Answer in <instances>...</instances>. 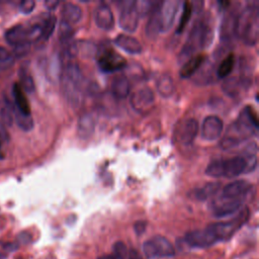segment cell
<instances>
[{
	"instance_id": "6da1fadb",
	"label": "cell",
	"mask_w": 259,
	"mask_h": 259,
	"mask_svg": "<svg viewBox=\"0 0 259 259\" xmlns=\"http://www.w3.org/2000/svg\"><path fill=\"white\" fill-rule=\"evenodd\" d=\"M214 39L213 26L208 20L204 18L197 19L190 32L189 38L181 49L179 54V61L183 62L190 57L197 50H204L212 44Z\"/></svg>"
},
{
	"instance_id": "7a4b0ae2",
	"label": "cell",
	"mask_w": 259,
	"mask_h": 259,
	"mask_svg": "<svg viewBox=\"0 0 259 259\" xmlns=\"http://www.w3.org/2000/svg\"><path fill=\"white\" fill-rule=\"evenodd\" d=\"M259 33V9L248 6L238 12L236 19V35L245 44L253 46L257 43Z\"/></svg>"
},
{
	"instance_id": "3957f363",
	"label": "cell",
	"mask_w": 259,
	"mask_h": 259,
	"mask_svg": "<svg viewBox=\"0 0 259 259\" xmlns=\"http://www.w3.org/2000/svg\"><path fill=\"white\" fill-rule=\"evenodd\" d=\"M247 162L243 155L216 160L209 163L206 169V174L211 177L234 178L246 173Z\"/></svg>"
},
{
	"instance_id": "277c9868",
	"label": "cell",
	"mask_w": 259,
	"mask_h": 259,
	"mask_svg": "<svg viewBox=\"0 0 259 259\" xmlns=\"http://www.w3.org/2000/svg\"><path fill=\"white\" fill-rule=\"evenodd\" d=\"M249 215V208L244 207L235 218L226 222H219V223L211 224L207 228L212 233L217 242L227 241L247 222Z\"/></svg>"
},
{
	"instance_id": "5b68a950",
	"label": "cell",
	"mask_w": 259,
	"mask_h": 259,
	"mask_svg": "<svg viewBox=\"0 0 259 259\" xmlns=\"http://www.w3.org/2000/svg\"><path fill=\"white\" fill-rule=\"evenodd\" d=\"M4 36L7 43L12 46L30 45L31 42L42 38V24H34L32 27L16 24L6 31Z\"/></svg>"
},
{
	"instance_id": "8992f818",
	"label": "cell",
	"mask_w": 259,
	"mask_h": 259,
	"mask_svg": "<svg viewBox=\"0 0 259 259\" xmlns=\"http://www.w3.org/2000/svg\"><path fill=\"white\" fill-rule=\"evenodd\" d=\"M143 251L145 256L149 259L157 257H172L175 254L173 245L165 237L159 235L144 242Z\"/></svg>"
},
{
	"instance_id": "52a82bcc",
	"label": "cell",
	"mask_w": 259,
	"mask_h": 259,
	"mask_svg": "<svg viewBox=\"0 0 259 259\" xmlns=\"http://www.w3.org/2000/svg\"><path fill=\"white\" fill-rule=\"evenodd\" d=\"M139 14L134 0H126L121 3L120 26L122 30L133 33L138 28Z\"/></svg>"
},
{
	"instance_id": "ba28073f",
	"label": "cell",
	"mask_w": 259,
	"mask_h": 259,
	"mask_svg": "<svg viewBox=\"0 0 259 259\" xmlns=\"http://www.w3.org/2000/svg\"><path fill=\"white\" fill-rule=\"evenodd\" d=\"M244 200L240 199H229L223 195H218L213 200L211 208L213 215L217 218H224L229 215L235 214L243 206Z\"/></svg>"
},
{
	"instance_id": "9c48e42d",
	"label": "cell",
	"mask_w": 259,
	"mask_h": 259,
	"mask_svg": "<svg viewBox=\"0 0 259 259\" xmlns=\"http://www.w3.org/2000/svg\"><path fill=\"white\" fill-rule=\"evenodd\" d=\"M130 103L137 113L148 114L151 112L155 104L154 92L149 87H143L131 95Z\"/></svg>"
},
{
	"instance_id": "30bf717a",
	"label": "cell",
	"mask_w": 259,
	"mask_h": 259,
	"mask_svg": "<svg viewBox=\"0 0 259 259\" xmlns=\"http://www.w3.org/2000/svg\"><path fill=\"white\" fill-rule=\"evenodd\" d=\"M97 64L103 72L113 73L126 67L127 60L116 51L107 49L98 55Z\"/></svg>"
},
{
	"instance_id": "8fae6325",
	"label": "cell",
	"mask_w": 259,
	"mask_h": 259,
	"mask_svg": "<svg viewBox=\"0 0 259 259\" xmlns=\"http://www.w3.org/2000/svg\"><path fill=\"white\" fill-rule=\"evenodd\" d=\"M186 242L193 248H207L217 243L212 233L207 228L204 230H195L187 233Z\"/></svg>"
},
{
	"instance_id": "7c38bea8",
	"label": "cell",
	"mask_w": 259,
	"mask_h": 259,
	"mask_svg": "<svg viewBox=\"0 0 259 259\" xmlns=\"http://www.w3.org/2000/svg\"><path fill=\"white\" fill-rule=\"evenodd\" d=\"M223 129V121L217 116H208L203 121L201 130L202 138L207 141L217 140L221 137Z\"/></svg>"
},
{
	"instance_id": "4fadbf2b",
	"label": "cell",
	"mask_w": 259,
	"mask_h": 259,
	"mask_svg": "<svg viewBox=\"0 0 259 259\" xmlns=\"http://www.w3.org/2000/svg\"><path fill=\"white\" fill-rule=\"evenodd\" d=\"M94 19L96 26L105 31L112 30L115 26V17L112 8L104 2H102L96 6L94 11Z\"/></svg>"
},
{
	"instance_id": "5bb4252c",
	"label": "cell",
	"mask_w": 259,
	"mask_h": 259,
	"mask_svg": "<svg viewBox=\"0 0 259 259\" xmlns=\"http://www.w3.org/2000/svg\"><path fill=\"white\" fill-rule=\"evenodd\" d=\"M61 82H62V88L65 97L69 102L70 104L73 106H78L82 103V86L78 83L72 81L71 79L67 78L66 76L62 75L61 78Z\"/></svg>"
},
{
	"instance_id": "9a60e30c",
	"label": "cell",
	"mask_w": 259,
	"mask_h": 259,
	"mask_svg": "<svg viewBox=\"0 0 259 259\" xmlns=\"http://www.w3.org/2000/svg\"><path fill=\"white\" fill-rule=\"evenodd\" d=\"M251 190V183L246 180L232 181L223 189L221 195L229 199H240L244 200L245 195Z\"/></svg>"
},
{
	"instance_id": "2e32d148",
	"label": "cell",
	"mask_w": 259,
	"mask_h": 259,
	"mask_svg": "<svg viewBox=\"0 0 259 259\" xmlns=\"http://www.w3.org/2000/svg\"><path fill=\"white\" fill-rule=\"evenodd\" d=\"M179 1L177 0H167L161 4V21H162V32H167L173 24L175 17L177 15Z\"/></svg>"
},
{
	"instance_id": "e0dca14e",
	"label": "cell",
	"mask_w": 259,
	"mask_h": 259,
	"mask_svg": "<svg viewBox=\"0 0 259 259\" xmlns=\"http://www.w3.org/2000/svg\"><path fill=\"white\" fill-rule=\"evenodd\" d=\"M161 4H160L153 9V11L150 14L149 19L147 21L146 28H145V35H147L148 39L154 40L156 39L158 35L162 32V21H161Z\"/></svg>"
},
{
	"instance_id": "ac0fdd59",
	"label": "cell",
	"mask_w": 259,
	"mask_h": 259,
	"mask_svg": "<svg viewBox=\"0 0 259 259\" xmlns=\"http://www.w3.org/2000/svg\"><path fill=\"white\" fill-rule=\"evenodd\" d=\"M199 121L193 118H190L183 121L179 129L178 139L183 145H190L195 140L197 133H199Z\"/></svg>"
},
{
	"instance_id": "d6986e66",
	"label": "cell",
	"mask_w": 259,
	"mask_h": 259,
	"mask_svg": "<svg viewBox=\"0 0 259 259\" xmlns=\"http://www.w3.org/2000/svg\"><path fill=\"white\" fill-rule=\"evenodd\" d=\"M250 84V80L245 76L242 77H229L223 83V90L229 96L235 97L240 94L242 89L247 88Z\"/></svg>"
},
{
	"instance_id": "ffe728a7",
	"label": "cell",
	"mask_w": 259,
	"mask_h": 259,
	"mask_svg": "<svg viewBox=\"0 0 259 259\" xmlns=\"http://www.w3.org/2000/svg\"><path fill=\"white\" fill-rule=\"evenodd\" d=\"M12 96H14V104H12L14 107L23 115L31 116L32 112L30 103L26 93H24L18 83H15L12 85Z\"/></svg>"
},
{
	"instance_id": "44dd1931",
	"label": "cell",
	"mask_w": 259,
	"mask_h": 259,
	"mask_svg": "<svg viewBox=\"0 0 259 259\" xmlns=\"http://www.w3.org/2000/svg\"><path fill=\"white\" fill-rule=\"evenodd\" d=\"M238 12L233 10L225 17L221 28V39L223 42L231 41L236 35V19Z\"/></svg>"
},
{
	"instance_id": "7402d4cb",
	"label": "cell",
	"mask_w": 259,
	"mask_h": 259,
	"mask_svg": "<svg viewBox=\"0 0 259 259\" xmlns=\"http://www.w3.org/2000/svg\"><path fill=\"white\" fill-rule=\"evenodd\" d=\"M115 43L118 47L121 48L122 50L130 54H140L143 51V47L141 43L134 38V36L126 34H121L117 35Z\"/></svg>"
},
{
	"instance_id": "603a6c76",
	"label": "cell",
	"mask_w": 259,
	"mask_h": 259,
	"mask_svg": "<svg viewBox=\"0 0 259 259\" xmlns=\"http://www.w3.org/2000/svg\"><path fill=\"white\" fill-rule=\"evenodd\" d=\"M96 121L91 114H84L79 118L77 133L81 139H89L95 131Z\"/></svg>"
},
{
	"instance_id": "cb8c5ba5",
	"label": "cell",
	"mask_w": 259,
	"mask_h": 259,
	"mask_svg": "<svg viewBox=\"0 0 259 259\" xmlns=\"http://www.w3.org/2000/svg\"><path fill=\"white\" fill-rule=\"evenodd\" d=\"M205 60L206 57L203 54H197L188 59L180 68V76L182 78H189L194 75L204 64Z\"/></svg>"
},
{
	"instance_id": "d4e9b609",
	"label": "cell",
	"mask_w": 259,
	"mask_h": 259,
	"mask_svg": "<svg viewBox=\"0 0 259 259\" xmlns=\"http://www.w3.org/2000/svg\"><path fill=\"white\" fill-rule=\"evenodd\" d=\"M112 93L119 100H124L130 94V81L127 76L120 74L112 82Z\"/></svg>"
},
{
	"instance_id": "484cf974",
	"label": "cell",
	"mask_w": 259,
	"mask_h": 259,
	"mask_svg": "<svg viewBox=\"0 0 259 259\" xmlns=\"http://www.w3.org/2000/svg\"><path fill=\"white\" fill-rule=\"evenodd\" d=\"M221 189L220 182H207L201 188H196L192 190V196L197 201H206L209 197L216 195Z\"/></svg>"
},
{
	"instance_id": "4316f807",
	"label": "cell",
	"mask_w": 259,
	"mask_h": 259,
	"mask_svg": "<svg viewBox=\"0 0 259 259\" xmlns=\"http://www.w3.org/2000/svg\"><path fill=\"white\" fill-rule=\"evenodd\" d=\"M61 14H62V20L68 22L69 24H72L78 22L81 19L82 9L75 3L66 2L63 4Z\"/></svg>"
},
{
	"instance_id": "83f0119b",
	"label": "cell",
	"mask_w": 259,
	"mask_h": 259,
	"mask_svg": "<svg viewBox=\"0 0 259 259\" xmlns=\"http://www.w3.org/2000/svg\"><path fill=\"white\" fill-rule=\"evenodd\" d=\"M156 87L160 95L163 97H169L173 94L175 90L174 80L169 74H162V75L157 79Z\"/></svg>"
},
{
	"instance_id": "f1b7e54d",
	"label": "cell",
	"mask_w": 259,
	"mask_h": 259,
	"mask_svg": "<svg viewBox=\"0 0 259 259\" xmlns=\"http://www.w3.org/2000/svg\"><path fill=\"white\" fill-rule=\"evenodd\" d=\"M14 107L12 104L4 98L0 104V124L4 127H11L14 124Z\"/></svg>"
},
{
	"instance_id": "f546056e",
	"label": "cell",
	"mask_w": 259,
	"mask_h": 259,
	"mask_svg": "<svg viewBox=\"0 0 259 259\" xmlns=\"http://www.w3.org/2000/svg\"><path fill=\"white\" fill-rule=\"evenodd\" d=\"M234 66H235V56H234L233 53H230L221 61L217 69V76L221 79L226 78L233 71Z\"/></svg>"
},
{
	"instance_id": "4dcf8cb0",
	"label": "cell",
	"mask_w": 259,
	"mask_h": 259,
	"mask_svg": "<svg viewBox=\"0 0 259 259\" xmlns=\"http://www.w3.org/2000/svg\"><path fill=\"white\" fill-rule=\"evenodd\" d=\"M12 107H14V105H12ZM14 119L16 120V122H17V125L18 126V128H20L22 131L29 132V131L33 130L34 120L32 118V115L31 116L23 115L14 107Z\"/></svg>"
},
{
	"instance_id": "1f68e13d",
	"label": "cell",
	"mask_w": 259,
	"mask_h": 259,
	"mask_svg": "<svg viewBox=\"0 0 259 259\" xmlns=\"http://www.w3.org/2000/svg\"><path fill=\"white\" fill-rule=\"evenodd\" d=\"M19 79H20V87L24 92L33 93L35 89V85L33 76L26 68L19 69Z\"/></svg>"
},
{
	"instance_id": "d6a6232c",
	"label": "cell",
	"mask_w": 259,
	"mask_h": 259,
	"mask_svg": "<svg viewBox=\"0 0 259 259\" xmlns=\"http://www.w3.org/2000/svg\"><path fill=\"white\" fill-rule=\"evenodd\" d=\"M73 35H74V31L71 24H69L68 22L64 20H61L60 27H59V39L61 43L67 45L70 42H72Z\"/></svg>"
},
{
	"instance_id": "836d02e7",
	"label": "cell",
	"mask_w": 259,
	"mask_h": 259,
	"mask_svg": "<svg viewBox=\"0 0 259 259\" xmlns=\"http://www.w3.org/2000/svg\"><path fill=\"white\" fill-rule=\"evenodd\" d=\"M192 15V5L190 1H186L183 3V9H182V14H181V17L178 23V27H177V33L181 34L184 29H186L187 24L189 23L190 17Z\"/></svg>"
},
{
	"instance_id": "e575fe53",
	"label": "cell",
	"mask_w": 259,
	"mask_h": 259,
	"mask_svg": "<svg viewBox=\"0 0 259 259\" xmlns=\"http://www.w3.org/2000/svg\"><path fill=\"white\" fill-rule=\"evenodd\" d=\"M57 23V18L55 16H49L42 24V38L43 40H48L53 35Z\"/></svg>"
},
{
	"instance_id": "d590c367",
	"label": "cell",
	"mask_w": 259,
	"mask_h": 259,
	"mask_svg": "<svg viewBox=\"0 0 259 259\" xmlns=\"http://www.w3.org/2000/svg\"><path fill=\"white\" fill-rule=\"evenodd\" d=\"M160 2L157 1H150V0H143V1H136V6L139 17H144L147 15H150L155 7H157Z\"/></svg>"
},
{
	"instance_id": "8d00e7d4",
	"label": "cell",
	"mask_w": 259,
	"mask_h": 259,
	"mask_svg": "<svg viewBox=\"0 0 259 259\" xmlns=\"http://www.w3.org/2000/svg\"><path fill=\"white\" fill-rule=\"evenodd\" d=\"M241 142L242 141L236 137H233V136H230V135H226L225 137L220 141V147L222 148V149L228 150L233 147L238 146Z\"/></svg>"
},
{
	"instance_id": "74e56055",
	"label": "cell",
	"mask_w": 259,
	"mask_h": 259,
	"mask_svg": "<svg viewBox=\"0 0 259 259\" xmlns=\"http://www.w3.org/2000/svg\"><path fill=\"white\" fill-rule=\"evenodd\" d=\"M128 249H127V246L119 241L117 243H115L114 245V253H115V258L116 259H127L128 258Z\"/></svg>"
},
{
	"instance_id": "f35d334b",
	"label": "cell",
	"mask_w": 259,
	"mask_h": 259,
	"mask_svg": "<svg viewBox=\"0 0 259 259\" xmlns=\"http://www.w3.org/2000/svg\"><path fill=\"white\" fill-rule=\"evenodd\" d=\"M35 2L33 0H26V1H22L19 4V10L24 15H29L35 9Z\"/></svg>"
},
{
	"instance_id": "ab89813d",
	"label": "cell",
	"mask_w": 259,
	"mask_h": 259,
	"mask_svg": "<svg viewBox=\"0 0 259 259\" xmlns=\"http://www.w3.org/2000/svg\"><path fill=\"white\" fill-rule=\"evenodd\" d=\"M146 228H147V223L145 221H138V222H136L135 225H134L135 232L139 236L142 235V234H144Z\"/></svg>"
},
{
	"instance_id": "60d3db41",
	"label": "cell",
	"mask_w": 259,
	"mask_h": 259,
	"mask_svg": "<svg viewBox=\"0 0 259 259\" xmlns=\"http://www.w3.org/2000/svg\"><path fill=\"white\" fill-rule=\"evenodd\" d=\"M60 4L59 1H55V0H48V1L45 2V6L48 8V9H55L58 5Z\"/></svg>"
},
{
	"instance_id": "b9f144b4",
	"label": "cell",
	"mask_w": 259,
	"mask_h": 259,
	"mask_svg": "<svg viewBox=\"0 0 259 259\" xmlns=\"http://www.w3.org/2000/svg\"><path fill=\"white\" fill-rule=\"evenodd\" d=\"M127 259H143L142 256L139 254V252H137L134 249H131L128 252V258Z\"/></svg>"
},
{
	"instance_id": "7bdbcfd3",
	"label": "cell",
	"mask_w": 259,
	"mask_h": 259,
	"mask_svg": "<svg viewBox=\"0 0 259 259\" xmlns=\"http://www.w3.org/2000/svg\"><path fill=\"white\" fill-rule=\"evenodd\" d=\"M19 240L23 243V244H28L30 242V239H31V236L29 235L28 233L26 232H22L21 234H19V236H18Z\"/></svg>"
},
{
	"instance_id": "ee69618b",
	"label": "cell",
	"mask_w": 259,
	"mask_h": 259,
	"mask_svg": "<svg viewBox=\"0 0 259 259\" xmlns=\"http://www.w3.org/2000/svg\"><path fill=\"white\" fill-rule=\"evenodd\" d=\"M4 136H5V133H3V131L0 129V158H1V147H2V143H3V139H4ZM6 137V136H5Z\"/></svg>"
},
{
	"instance_id": "f6af8a7d",
	"label": "cell",
	"mask_w": 259,
	"mask_h": 259,
	"mask_svg": "<svg viewBox=\"0 0 259 259\" xmlns=\"http://www.w3.org/2000/svg\"><path fill=\"white\" fill-rule=\"evenodd\" d=\"M98 259H116L115 256H112V255H104V256H102Z\"/></svg>"
}]
</instances>
